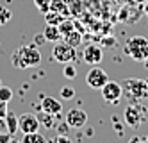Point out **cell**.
Here are the masks:
<instances>
[{"instance_id":"obj_3","label":"cell","mask_w":148,"mask_h":143,"mask_svg":"<svg viewBox=\"0 0 148 143\" xmlns=\"http://www.w3.org/2000/svg\"><path fill=\"white\" fill-rule=\"evenodd\" d=\"M123 52L127 56H130L134 61L143 63L145 59H148V39L143 36H132L127 39Z\"/></svg>"},{"instance_id":"obj_6","label":"cell","mask_w":148,"mask_h":143,"mask_svg":"<svg viewBox=\"0 0 148 143\" xmlns=\"http://www.w3.org/2000/svg\"><path fill=\"white\" fill-rule=\"evenodd\" d=\"M107 81H109L107 72L98 68L97 64H93L86 73V84H88V88H91V90H100Z\"/></svg>"},{"instance_id":"obj_29","label":"cell","mask_w":148,"mask_h":143,"mask_svg":"<svg viewBox=\"0 0 148 143\" xmlns=\"http://www.w3.org/2000/svg\"><path fill=\"white\" fill-rule=\"evenodd\" d=\"M114 131H116L118 134H123V125H121V124H118V120L114 122Z\"/></svg>"},{"instance_id":"obj_8","label":"cell","mask_w":148,"mask_h":143,"mask_svg":"<svg viewBox=\"0 0 148 143\" xmlns=\"http://www.w3.org/2000/svg\"><path fill=\"white\" fill-rule=\"evenodd\" d=\"M103 59V50L100 45H97V43H89V45L82 50V61L88 63V64H100Z\"/></svg>"},{"instance_id":"obj_31","label":"cell","mask_w":148,"mask_h":143,"mask_svg":"<svg viewBox=\"0 0 148 143\" xmlns=\"http://www.w3.org/2000/svg\"><path fill=\"white\" fill-rule=\"evenodd\" d=\"M136 2H137V4H146L148 0H136Z\"/></svg>"},{"instance_id":"obj_19","label":"cell","mask_w":148,"mask_h":143,"mask_svg":"<svg viewBox=\"0 0 148 143\" xmlns=\"http://www.w3.org/2000/svg\"><path fill=\"white\" fill-rule=\"evenodd\" d=\"M57 27H59V30H61V34H62V36H66L68 32L75 30V23H73L71 20H61V23H59Z\"/></svg>"},{"instance_id":"obj_13","label":"cell","mask_w":148,"mask_h":143,"mask_svg":"<svg viewBox=\"0 0 148 143\" xmlns=\"http://www.w3.org/2000/svg\"><path fill=\"white\" fill-rule=\"evenodd\" d=\"M4 122H5L7 133L11 134V136H14V134L18 133V116H16L14 113H9V111H7V115H5V118H4Z\"/></svg>"},{"instance_id":"obj_2","label":"cell","mask_w":148,"mask_h":143,"mask_svg":"<svg viewBox=\"0 0 148 143\" xmlns=\"http://www.w3.org/2000/svg\"><path fill=\"white\" fill-rule=\"evenodd\" d=\"M123 95H127L130 102H141L145 98H148V84L143 79H134V77H129L120 82Z\"/></svg>"},{"instance_id":"obj_16","label":"cell","mask_w":148,"mask_h":143,"mask_svg":"<svg viewBox=\"0 0 148 143\" xmlns=\"http://www.w3.org/2000/svg\"><path fill=\"white\" fill-rule=\"evenodd\" d=\"M45 141V136L39 134V131L36 133H25L22 136V143H43Z\"/></svg>"},{"instance_id":"obj_18","label":"cell","mask_w":148,"mask_h":143,"mask_svg":"<svg viewBox=\"0 0 148 143\" xmlns=\"http://www.w3.org/2000/svg\"><path fill=\"white\" fill-rule=\"evenodd\" d=\"M11 18H13V11L9 7H5V6H0V25L9 23Z\"/></svg>"},{"instance_id":"obj_14","label":"cell","mask_w":148,"mask_h":143,"mask_svg":"<svg viewBox=\"0 0 148 143\" xmlns=\"http://www.w3.org/2000/svg\"><path fill=\"white\" fill-rule=\"evenodd\" d=\"M38 120H39V125H43L47 129H52L56 125V115H50L45 111H41V115H38Z\"/></svg>"},{"instance_id":"obj_30","label":"cell","mask_w":148,"mask_h":143,"mask_svg":"<svg viewBox=\"0 0 148 143\" xmlns=\"http://www.w3.org/2000/svg\"><path fill=\"white\" fill-rule=\"evenodd\" d=\"M86 134H88V136H93V134H95V131H93V127H88V131H86Z\"/></svg>"},{"instance_id":"obj_22","label":"cell","mask_w":148,"mask_h":143,"mask_svg":"<svg viewBox=\"0 0 148 143\" xmlns=\"http://www.w3.org/2000/svg\"><path fill=\"white\" fill-rule=\"evenodd\" d=\"M13 98V90L9 86H0V100H4V102H9Z\"/></svg>"},{"instance_id":"obj_23","label":"cell","mask_w":148,"mask_h":143,"mask_svg":"<svg viewBox=\"0 0 148 143\" xmlns=\"http://www.w3.org/2000/svg\"><path fill=\"white\" fill-rule=\"evenodd\" d=\"M34 6L39 9V13H47V11L50 9V6H52V0H34Z\"/></svg>"},{"instance_id":"obj_1","label":"cell","mask_w":148,"mask_h":143,"mask_svg":"<svg viewBox=\"0 0 148 143\" xmlns=\"http://www.w3.org/2000/svg\"><path fill=\"white\" fill-rule=\"evenodd\" d=\"M39 63H41V54H39V50L36 48L34 43L20 47V48L13 54V66H14V68L25 70V68L38 66Z\"/></svg>"},{"instance_id":"obj_4","label":"cell","mask_w":148,"mask_h":143,"mask_svg":"<svg viewBox=\"0 0 148 143\" xmlns=\"http://www.w3.org/2000/svg\"><path fill=\"white\" fill-rule=\"evenodd\" d=\"M52 56H54V59L57 63H62V64H64V63H71V61L77 59V48L71 47L70 43H66L64 39H62V43L61 41L56 43L54 50H52Z\"/></svg>"},{"instance_id":"obj_7","label":"cell","mask_w":148,"mask_h":143,"mask_svg":"<svg viewBox=\"0 0 148 143\" xmlns=\"http://www.w3.org/2000/svg\"><path fill=\"white\" fill-rule=\"evenodd\" d=\"M100 91H102L103 100L107 102V104H118L120 98L123 97L121 84L120 82H114V81H107V82L100 88Z\"/></svg>"},{"instance_id":"obj_21","label":"cell","mask_w":148,"mask_h":143,"mask_svg":"<svg viewBox=\"0 0 148 143\" xmlns=\"http://www.w3.org/2000/svg\"><path fill=\"white\" fill-rule=\"evenodd\" d=\"M73 97H75L73 86H62L61 88V98H62V100H71Z\"/></svg>"},{"instance_id":"obj_17","label":"cell","mask_w":148,"mask_h":143,"mask_svg":"<svg viewBox=\"0 0 148 143\" xmlns=\"http://www.w3.org/2000/svg\"><path fill=\"white\" fill-rule=\"evenodd\" d=\"M45 20H47V23H52V25H59V23H61V20H62V16L57 13L56 9H48L47 13H45Z\"/></svg>"},{"instance_id":"obj_26","label":"cell","mask_w":148,"mask_h":143,"mask_svg":"<svg viewBox=\"0 0 148 143\" xmlns=\"http://www.w3.org/2000/svg\"><path fill=\"white\" fill-rule=\"evenodd\" d=\"M32 43H34L36 47H41V45H45V43H47V39H45V36H43V34H38V36L34 38V41H32Z\"/></svg>"},{"instance_id":"obj_28","label":"cell","mask_w":148,"mask_h":143,"mask_svg":"<svg viewBox=\"0 0 148 143\" xmlns=\"http://www.w3.org/2000/svg\"><path fill=\"white\" fill-rule=\"evenodd\" d=\"M5 115H7V102L0 100V118H5Z\"/></svg>"},{"instance_id":"obj_24","label":"cell","mask_w":148,"mask_h":143,"mask_svg":"<svg viewBox=\"0 0 148 143\" xmlns=\"http://www.w3.org/2000/svg\"><path fill=\"white\" fill-rule=\"evenodd\" d=\"M102 45L107 47V48H112V47H116V39H114L112 36H107V38L102 39Z\"/></svg>"},{"instance_id":"obj_27","label":"cell","mask_w":148,"mask_h":143,"mask_svg":"<svg viewBox=\"0 0 148 143\" xmlns=\"http://www.w3.org/2000/svg\"><path fill=\"white\" fill-rule=\"evenodd\" d=\"M9 141H13V136L9 133H2L0 131V143H9Z\"/></svg>"},{"instance_id":"obj_25","label":"cell","mask_w":148,"mask_h":143,"mask_svg":"<svg viewBox=\"0 0 148 143\" xmlns=\"http://www.w3.org/2000/svg\"><path fill=\"white\" fill-rule=\"evenodd\" d=\"M57 133H59V134H66V136H68V133H70V125H68L66 122L59 124V125H57Z\"/></svg>"},{"instance_id":"obj_15","label":"cell","mask_w":148,"mask_h":143,"mask_svg":"<svg viewBox=\"0 0 148 143\" xmlns=\"http://www.w3.org/2000/svg\"><path fill=\"white\" fill-rule=\"evenodd\" d=\"M62 39H64L66 43H70L71 47H75V48L82 43V36H80V32H77V29L71 30V32H68L66 36H62Z\"/></svg>"},{"instance_id":"obj_34","label":"cell","mask_w":148,"mask_h":143,"mask_svg":"<svg viewBox=\"0 0 148 143\" xmlns=\"http://www.w3.org/2000/svg\"><path fill=\"white\" fill-rule=\"evenodd\" d=\"M0 86H2V81H0Z\"/></svg>"},{"instance_id":"obj_12","label":"cell","mask_w":148,"mask_h":143,"mask_svg":"<svg viewBox=\"0 0 148 143\" xmlns=\"http://www.w3.org/2000/svg\"><path fill=\"white\" fill-rule=\"evenodd\" d=\"M43 36H45V39L50 41V43H57V41L62 39V34H61L59 27H57V25H52V23H47V27H45V30H43Z\"/></svg>"},{"instance_id":"obj_33","label":"cell","mask_w":148,"mask_h":143,"mask_svg":"<svg viewBox=\"0 0 148 143\" xmlns=\"http://www.w3.org/2000/svg\"><path fill=\"white\" fill-rule=\"evenodd\" d=\"M143 63H145V66H146V68H148V59H145V61H143Z\"/></svg>"},{"instance_id":"obj_10","label":"cell","mask_w":148,"mask_h":143,"mask_svg":"<svg viewBox=\"0 0 148 143\" xmlns=\"http://www.w3.org/2000/svg\"><path fill=\"white\" fill-rule=\"evenodd\" d=\"M18 129L22 133H36L39 131V120H38V115H32V113H23L22 116L18 118Z\"/></svg>"},{"instance_id":"obj_11","label":"cell","mask_w":148,"mask_h":143,"mask_svg":"<svg viewBox=\"0 0 148 143\" xmlns=\"http://www.w3.org/2000/svg\"><path fill=\"white\" fill-rule=\"evenodd\" d=\"M41 111H45V113H50V115H57L62 111V104L61 100H57V98L54 97H45V95H41V106H39Z\"/></svg>"},{"instance_id":"obj_5","label":"cell","mask_w":148,"mask_h":143,"mask_svg":"<svg viewBox=\"0 0 148 143\" xmlns=\"http://www.w3.org/2000/svg\"><path fill=\"white\" fill-rule=\"evenodd\" d=\"M123 118H125L127 125H130L132 129H137L145 122V111L137 102H130L123 111Z\"/></svg>"},{"instance_id":"obj_35","label":"cell","mask_w":148,"mask_h":143,"mask_svg":"<svg viewBox=\"0 0 148 143\" xmlns=\"http://www.w3.org/2000/svg\"><path fill=\"white\" fill-rule=\"evenodd\" d=\"M146 84H148V79H146Z\"/></svg>"},{"instance_id":"obj_32","label":"cell","mask_w":148,"mask_h":143,"mask_svg":"<svg viewBox=\"0 0 148 143\" xmlns=\"http://www.w3.org/2000/svg\"><path fill=\"white\" fill-rule=\"evenodd\" d=\"M145 13H146V16H148V2H146V6H145Z\"/></svg>"},{"instance_id":"obj_20","label":"cell","mask_w":148,"mask_h":143,"mask_svg":"<svg viewBox=\"0 0 148 143\" xmlns=\"http://www.w3.org/2000/svg\"><path fill=\"white\" fill-rule=\"evenodd\" d=\"M62 75H64L66 79H75V77H77V68L73 66L71 63H64V68H62Z\"/></svg>"},{"instance_id":"obj_9","label":"cell","mask_w":148,"mask_h":143,"mask_svg":"<svg viewBox=\"0 0 148 143\" xmlns=\"http://www.w3.org/2000/svg\"><path fill=\"white\" fill-rule=\"evenodd\" d=\"M64 122L71 127V129H82L84 125L88 124V113L84 109H79V107H73L66 113V120Z\"/></svg>"}]
</instances>
